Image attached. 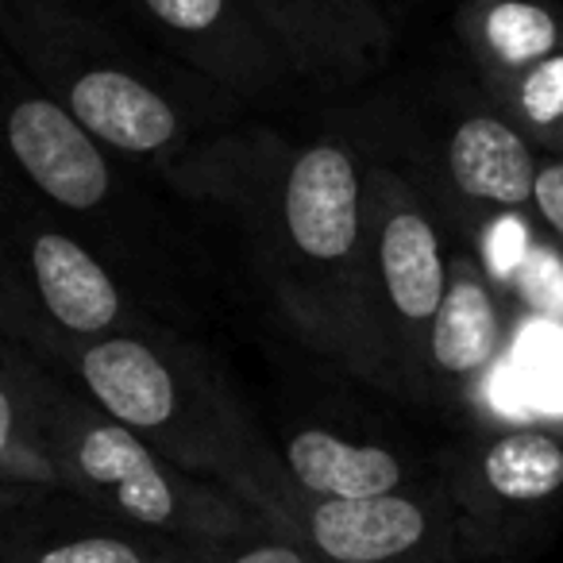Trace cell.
Returning a JSON list of instances; mask_svg holds the SVG:
<instances>
[{
    "instance_id": "6da1fadb",
    "label": "cell",
    "mask_w": 563,
    "mask_h": 563,
    "mask_svg": "<svg viewBox=\"0 0 563 563\" xmlns=\"http://www.w3.org/2000/svg\"><path fill=\"white\" fill-rule=\"evenodd\" d=\"M166 186L240 224L274 306L309 347L352 363L363 266V155L336 140L224 128Z\"/></svg>"
},
{
    "instance_id": "7a4b0ae2",
    "label": "cell",
    "mask_w": 563,
    "mask_h": 563,
    "mask_svg": "<svg viewBox=\"0 0 563 563\" xmlns=\"http://www.w3.org/2000/svg\"><path fill=\"white\" fill-rule=\"evenodd\" d=\"M0 43L109 155L158 178L217 135L205 81L170 70L86 0H0Z\"/></svg>"
},
{
    "instance_id": "3957f363",
    "label": "cell",
    "mask_w": 563,
    "mask_h": 563,
    "mask_svg": "<svg viewBox=\"0 0 563 563\" xmlns=\"http://www.w3.org/2000/svg\"><path fill=\"white\" fill-rule=\"evenodd\" d=\"M16 347L158 455L220 486L240 478L271 444L224 378L170 329L97 340L35 336Z\"/></svg>"
},
{
    "instance_id": "277c9868",
    "label": "cell",
    "mask_w": 563,
    "mask_h": 563,
    "mask_svg": "<svg viewBox=\"0 0 563 563\" xmlns=\"http://www.w3.org/2000/svg\"><path fill=\"white\" fill-rule=\"evenodd\" d=\"M40 421L58 490L97 514L194 548H209L255 521L247 501L158 455L43 363Z\"/></svg>"
},
{
    "instance_id": "5b68a950",
    "label": "cell",
    "mask_w": 563,
    "mask_h": 563,
    "mask_svg": "<svg viewBox=\"0 0 563 563\" xmlns=\"http://www.w3.org/2000/svg\"><path fill=\"white\" fill-rule=\"evenodd\" d=\"M448 286V235L424 186L363 158V266L347 371L421 401L429 332Z\"/></svg>"
},
{
    "instance_id": "8992f818",
    "label": "cell",
    "mask_w": 563,
    "mask_h": 563,
    "mask_svg": "<svg viewBox=\"0 0 563 563\" xmlns=\"http://www.w3.org/2000/svg\"><path fill=\"white\" fill-rule=\"evenodd\" d=\"M158 329L124 274L0 166V336L27 344Z\"/></svg>"
},
{
    "instance_id": "52a82bcc",
    "label": "cell",
    "mask_w": 563,
    "mask_h": 563,
    "mask_svg": "<svg viewBox=\"0 0 563 563\" xmlns=\"http://www.w3.org/2000/svg\"><path fill=\"white\" fill-rule=\"evenodd\" d=\"M317 563H463L467 540L444 483L383 498H321L282 471L274 444L224 486Z\"/></svg>"
},
{
    "instance_id": "ba28073f",
    "label": "cell",
    "mask_w": 563,
    "mask_h": 563,
    "mask_svg": "<svg viewBox=\"0 0 563 563\" xmlns=\"http://www.w3.org/2000/svg\"><path fill=\"white\" fill-rule=\"evenodd\" d=\"M0 166L112 266L132 258V189L109 155L0 43Z\"/></svg>"
},
{
    "instance_id": "9c48e42d",
    "label": "cell",
    "mask_w": 563,
    "mask_h": 563,
    "mask_svg": "<svg viewBox=\"0 0 563 563\" xmlns=\"http://www.w3.org/2000/svg\"><path fill=\"white\" fill-rule=\"evenodd\" d=\"M440 483L460 514L471 560L509 555L563 501V432L514 421L475 429L444 455Z\"/></svg>"
},
{
    "instance_id": "30bf717a",
    "label": "cell",
    "mask_w": 563,
    "mask_h": 563,
    "mask_svg": "<svg viewBox=\"0 0 563 563\" xmlns=\"http://www.w3.org/2000/svg\"><path fill=\"white\" fill-rule=\"evenodd\" d=\"M128 9L178 70L224 101L263 104L298 81L240 0H128Z\"/></svg>"
},
{
    "instance_id": "8fae6325",
    "label": "cell",
    "mask_w": 563,
    "mask_h": 563,
    "mask_svg": "<svg viewBox=\"0 0 563 563\" xmlns=\"http://www.w3.org/2000/svg\"><path fill=\"white\" fill-rule=\"evenodd\" d=\"M294 78L347 89L394 58V24L378 0H240Z\"/></svg>"
},
{
    "instance_id": "7c38bea8",
    "label": "cell",
    "mask_w": 563,
    "mask_h": 563,
    "mask_svg": "<svg viewBox=\"0 0 563 563\" xmlns=\"http://www.w3.org/2000/svg\"><path fill=\"white\" fill-rule=\"evenodd\" d=\"M506 352L501 282L490 278L475 247H448V286L429 332L421 401L467 406Z\"/></svg>"
},
{
    "instance_id": "4fadbf2b",
    "label": "cell",
    "mask_w": 563,
    "mask_h": 563,
    "mask_svg": "<svg viewBox=\"0 0 563 563\" xmlns=\"http://www.w3.org/2000/svg\"><path fill=\"white\" fill-rule=\"evenodd\" d=\"M0 563H205V548L104 517L63 490H35L0 529Z\"/></svg>"
},
{
    "instance_id": "5bb4252c",
    "label": "cell",
    "mask_w": 563,
    "mask_h": 563,
    "mask_svg": "<svg viewBox=\"0 0 563 563\" xmlns=\"http://www.w3.org/2000/svg\"><path fill=\"white\" fill-rule=\"evenodd\" d=\"M540 151L498 109H463L437 143V174L471 232L509 212H529Z\"/></svg>"
},
{
    "instance_id": "9a60e30c",
    "label": "cell",
    "mask_w": 563,
    "mask_h": 563,
    "mask_svg": "<svg viewBox=\"0 0 563 563\" xmlns=\"http://www.w3.org/2000/svg\"><path fill=\"white\" fill-rule=\"evenodd\" d=\"M455 32L475 78L494 89L563 51V4L555 0H463Z\"/></svg>"
},
{
    "instance_id": "2e32d148",
    "label": "cell",
    "mask_w": 563,
    "mask_h": 563,
    "mask_svg": "<svg viewBox=\"0 0 563 563\" xmlns=\"http://www.w3.org/2000/svg\"><path fill=\"white\" fill-rule=\"evenodd\" d=\"M282 471L321 498H383L421 486L406 460L386 444L352 440L332 429H298L274 444Z\"/></svg>"
},
{
    "instance_id": "e0dca14e",
    "label": "cell",
    "mask_w": 563,
    "mask_h": 563,
    "mask_svg": "<svg viewBox=\"0 0 563 563\" xmlns=\"http://www.w3.org/2000/svg\"><path fill=\"white\" fill-rule=\"evenodd\" d=\"M0 483L58 490L55 463L43 444L40 363L0 336Z\"/></svg>"
},
{
    "instance_id": "ac0fdd59",
    "label": "cell",
    "mask_w": 563,
    "mask_h": 563,
    "mask_svg": "<svg viewBox=\"0 0 563 563\" xmlns=\"http://www.w3.org/2000/svg\"><path fill=\"white\" fill-rule=\"evenodd\" d=\"M486 101L540 151L563 158V51L501 86L486 89Z\"/></svg>"
},
{
    "instance_id": "d6986e66",
    "label": "cell",
    "mask_w": 563,
    "mask_h": 563,
    "mask_svg": "<svg viewBox=\"0 0 563 563\" xmlns=\"http://www.w3.org/2000/svg\"><path fill=\"white\" fill-rule=\"evenodd\" d=\"M205 563H317V560L298 540L271 529V525L255 514V521H251L247 529L232 532V537L205 548Z\"/></svg>"
},
{
    "instance_id": "ffe728a7",
    "label": "cell",
    "mask_w": 563,
    "mask_h": 563,
    "mask_svg": "<svg viewBox=\"0 0 563 563\" xmlns=\"http://www.w3.org/2000/svg\"><path fill=\"white\" fill-rule=\"evenodd\" d=\"M514 286L529 298V306L544 317L563 321V258L555 251L540 247L537 240L521 255L514 271Z\"/></svg>"
},
{
    "instance_id": "44dd1931",
    "label": "cell",
    "mask_w": 563,
    "mask_h": 563,
    "mask_svg": "<svg viewBox=\"0 0 563 563\" xmlns=\"http://www.w3.org/2000/svg\"><path fill=\"white\" fill-rule=\"evenodd\" d=\"M529 209L537 217V224L563 247V158L560 155H540Z\"/></svg>"
},
{
    "instance_id": "7402d4cb",
    "label": "cell",
    "mask_w": 563,
    "mask_h": 563,
    "mask_svg": "<svg viewBox=\"0 0 563 563\" xmlns=\"http://www.w3.org/2000/svg\"><path fill=\"white\" fill-rule=\"evenodd\" d=\"M35 494V486H9L0 483V529L12 521V514H16L20 506H24L27 498Z\"/></svg>"
},
{
    "instance_id": "603a6c76",
    "label": "cell",
    "mask_w": 563,
    "mask_h": 563,
    "mask_svg": "<svg viewBox=\"0 0 563 563\" xmlns=\"http://www.w3.org/2000/svg\"><path fill=\"white\" fill-rule=\"evenodd\" d=\"M86 4H97V0H86Z\"/></svg>"
}]
</instances>
